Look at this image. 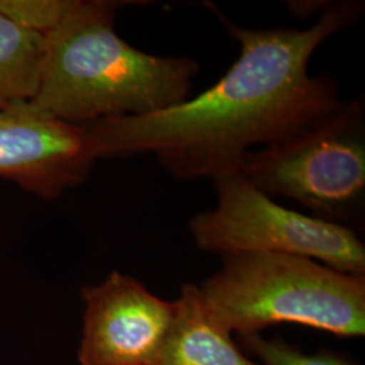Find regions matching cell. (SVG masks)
<instances>
[{"label":"cell","instance_id":"cell-1","mask_svg":"<svg viewBox=\"0 0 365 365\" xmlns=\"http://www.w3.org/2000/svg\"><path fill=\"white\" fill-rule=\"evenodd\" d=\"M210 9L240 45L233 66L212 87L182 103L143 117L108 118L83 125L96 158L148 153L180 180L238 170L255 148L287 141L344 103L329 75L309 66L327 38L352 27L359 1H329L307 29H249Z\"/></svg>","mask_w":365,"mask_h":365},{"label":"cell","instance_id":"cell-10","mask_svg":"<svg viewBox=\"0 0 365 365\" xmlns=\"http://www.w3.org/2000/svg\"><path fill=\"white\" fill-rule=\"evenodd\" d=\"M244 349L261 365H357L351 356L334 351L304 353L286 339H265L261 334L240 336Z\"/></svg>","mask_w":365,"mask_h":365},{"label":"cell","instance_id":"cell-5","mask_svg":"<svg viewBox=\"0 0 365 365\" xmlns=\"http://www.w3.org/2000/svg\"><path fill=\"white\" fill-rule=\"evenodd\" d=\"M212 182L215 206L197 212L188 223L197 248L220 256L240 252L295 255L365 276V247L353 227L283 207L238 170Z\"/></svg>","mask_w":365,"mask_h":365},{"label":"cell","instance_id":"cell-8","mask_svg":"<svg viewBox=\"0 0 365 365\" xmlns=\"http://www.w3.org/2000/svg\"><path fill=\"white\" fill-rule=\"evenodd\" d=\"M170 336L150 365H261L235 344L200 288L184 284Z\"/></svg>","mask_w":365,"mask_h":365},{"label":"cell","instance_id":"cell-9","mask_svg":"<svg viewBox=\"0 0 365 365\" xmlns=\"http://www.w3.org/2000/svg\"><path fill=\"white\" fill-rule=\"evenodd\" d=\"M43 52V36L0 14V113L34 99Z\"/></svg>","mask_w":365,"mask_h":365},{"label":"cell","instance_id":"cell-2","mask_svg":"<svg viewBox=\"0 0 365 365\" xmlns=\"http://www.w3.org/2000/svg\"><path fill=\"white\" fill-rule=\"evenodd\" d=\"M120 1L76 0L63 24L45 36L39 86L31 105L73 125L143 117L190 98L199 64L190 57L141 52L120 38Z\"/></svg>","mask_w":365,"mask_h":365},{"label":"cell","instance_id":"cell-4","mask_svg":"<svg viewBox=\"0 0 365 365\" xmlns=\"http://www.w3.org/2000/svg\"><path fill=\"white\" fill-rule=\"evenodd\" d=\"M238 172L272 199L287 197L312 217L352 227L364 211V95L287 141L249 152Z\"/></svg>","mask_w":365,"mask_h":365},{"label":"cell","instance_id":"cell-11","mask_svg":"<svg viewBox=\"0 0 365 365\" xmlns=\"http://www.w3.org/2000/svg\"><path fill=\"white\" fill-rule=\"evenodd\" d=\"M75 4L76 0H0V14L45 37L63 24Z\"/></svg>","mask_w":365,"mask_h":365},{"label":"cell","instance_id":"cell-3","mask_svg":"<svg viewBox=\"0 0 365 365\" xmlns=\"http://www.w3.org/2000/svg\"><path fill=\"white\" fill-rule=\"evenodd\" d=\"M221 259V269L199 288L232 333L250 336L297 324L345 339L364 336L365 276L286 253L240 252Z\"/></svg>","mask_w":365,"mask_h":365},{"label":"cell","instance_id":"cell-6","mask_svg":"<svg viewBox=\"0 0 365 365\" xmlns=\"http://www.w3.org/2000/svg\"><path fill=\"white\" fill-rule=\"evenodd\" d=\"M80 365H150L175 321V300L161 299L140 280L111 272L81 289Z\"/></svg>","mask_w":365,"mask_h":365},{"label":"cell","instance_id":"cell-7","mask_svg":"<svg viewBox=\"0 0 365 365\" xmlns=\"http://www.w3.org/2000/svg\"><path fill=\"white\" fill-rule=\"evenodd\" d=\"M98 158L83 125L31 103L0 113V176L52 200L84 182Z\"/></svg>","mask_w":365,"mask_h":365}]
</instances>
